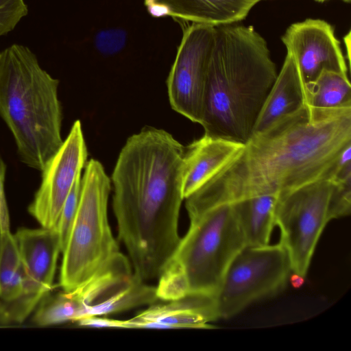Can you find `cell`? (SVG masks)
<instances>
[{
	"mask_svg": "<svg viewBox=\"0 0 351 351\" xmlns=\"http://www.w3.org/2000/svg\"><path fill=\"white\" fill-rule=\"evenodd\" d=\"M158 300L156 287L147 284L133 273L130 279L119 289L87 307L78 319L86 316L117 313L139 306L149 305Z\"/></svg>",
	"mask_w": 351,
	"mask_h": 351,
	"instance_id": "cell-18",
	"label": "cell"
},
{
	"mask_svg": "<svg viewBox=\"0 0 351 351\" xmlns=\"http://www.w3.org/2000/svg\"><path fill=\"white\" fill-rule=\"evenodd\" d=\"M184 153L169 132L146 128L127 140L112 174L119 239L144 281L158 278L180 239Z\"/></svg>",
	"mask_w": 351,
	"mask_h": 351,
	"instance_id": "cell-2",
	"label": "cell"
},
{
	"mask_svg": "<svg viewBox=\"0 0 351 351\" xmlns=\"http://www.w3.org/2000/svg\"><path fill=\"white\" fill-rule=\"evenodd\" d=\"M306 104L319 108L351 106L348 75L323 70L313 81L305 83Z\"/></svg>",
	"mask_w": 351,
	"mask_h": 351,
	"instance_id": "cell-20",
	"label": "cell"
},
{
	"mask_svg": "<svg viewBox=\"0 0 351 351\" xmlns=\"http://www.w3.org/2000/svg\"><path fill=\"white\" fill-rule=\"evenodd\" d=\"M75 322L80 326L96 328H127V321L106 318L99 315L86 316Z\"/></svg>",
	"mask_w": 351,
	"mask_h": 351,
	"instance_id": "cell-26",
	"label": "cell"
},
{
	"mask_svg": "<svg viewBox=\"0 0 351 351\" xmlns=\"http://www.w3.org/2000/svg\"><path fill=\"white\" fill-rule=\"evenodd\" d=\"M188 215L189 228L158 278L160 300L191 293L215 295L230 263L246 245L230 204Z\"/></svg>",
	"mask_w": 351,
	"mask_h": 351,
	"instance_id": "cell-5",
	"label": "cell"
},
{
	"mask_svg": "<svg viewBox=\"0 0 351 351\" xmlns=\"http://www.w3.org/2000/svg\"><path fill=\"white\" fill-rule=\"evenodd\" d=\"M333 181L321 178L280 193L274 208L280 242L286 249L292 274L305 278L320 235L330 221L328 206Z\"/></svg>",
	"mask_w": 351,
	"mask_h": 351,
	"instance_id": "cell-8",
	"label": "cell"
},
{
	"mask_svg": "<svg viewBox=\"0 0 351 351\" xmlns=\"http://www.w3.org/2000/svg\"><path fill=\"white\" fill-rule=\"evenodd\" d=\"M217 319L215 295L191 293L156 301L127 322L128 328H211Z\"/></svg>",
	"mask_w": 351,
	"mask_h": 351,
	"instance_id": "cell-13",
	"label": "cell"
},
{
	"mask_svg": "<svg viewBox=\"0 0 351 351\" xmlns=\"http://www.w3.org/2000/svg\"><path fill=\"white\" fill-rule=\"evenodd\" d=\"M110 181L103 165H85L75 217L62 252L60 286L70 291L87 280L121 252L108 218Z\"/></svg>",
	"mask_w": 351,
	"mask_h": 351,
	"instance_id": "cell-6",
	"label": "cell"
},
{
	"mask_svg": "<svg viewBox=\"0 0 351 351\" xmlns=\"http://www.w3.org/2000/svg\"><path fill=\"white\" fill-rule=\"evenodd\" d=\"M291 272L288 253L280 242L245 245L230 263L215 295L219 319L231 317L254 302L277 294Z\"/></svg>",
	"mask_w": 351,
	"mask_h": 351,
	"instance_id": "cell-7",
	"label": "cell"
},
{
	"mask_svg": "<svg viewBox=\"0 0 351 351\" xmlns=\"http://www.w3.org/2000/svg\"><path fill=\"white\" fill-rule=\"evenodd\" d=\"M292 274L293 275L291 277V280L292 285L295 287H299L300 286H301L303 284L304 278L297 275V274Z\"/></svg>",
	"mask_w": 351,
	"mask_h": 351,
	"instance_id": "cell-28",
	"label": "cell"
},
{
	"mask_svg": "<svg viewBox=\"0 0 351 351\" xmlns=\"http://www.w3.org/2000/svg\"><path fill=\"white\" fill-rule=\"evenodd\" d=\"M243 145L204 134L184 148V198L193 193L241 149Z\"/></svg>",
	"mask_w": 351,
	"mask_h": 351,
	"instance_id": "cell-15",
	"label": "cell"
},
{
	"mask_svg": "<svg viewBox=\"0 0 351 351\" xmlns=\"http://www.w3.org/2000/svg\"><path fill=\"white\" fill-rule=\"evenodd\" d=\"M81 180L82 177L80 175L75 180L60 213L58 232L60 237L62 253L66 247L77 213L81 193Z\"/></svg>",
	"mask_w": 351,
	"mask_h": 351,
	"instance_id": "cell-22",
	"label": "cell"
},
{
	"mask_svg": "<svg viewBox=\"0 0 351 351\" xmlns=\"http://www.w3.org/2000/svg\"><path fill=\"white\" fill-rule=\"evenodd\" d=\"M127 33L120 28L100 30L95 34L94 44L97 50L104 55H113L120 52L125 47Z\"/></svg>",
	"mask_w": 351,
	"mask_h": 351,
	"instance_id": "cell-25",
	"label": "cell"
},
{
	"mask_svg": "<svg viewBox=\"0 0 351 351\" xmlns=\"http://www.w3.org/2000/svg\"><path fill=\"white\" fill-rule=\"evenodd\" d=\"M278 195H258L230 204L246 245H269L275 225L274 208Z\"/></svg>",
	"mask_w": 351,
	"mask_h": 351,
	"instance_id": "cell-17",
	"label": "cell"
},
{
	"mask_svg": "<svg viewBox=\"0 0 351 351\" xmlns=\"http://www.w3.org/2000/svg\"><path fill=\"white\" fill-rule=\"evenodd\" d=\"M306 104L305 82L294 58L287 53L258 117L253 134L265 130Z\"/></svg>",
	"mask_w": 351,
	"mask_h": 351,
	"instance_id": "cell-16",
	"label": "cell"
},
{
	"mask_svg": "<svg viewBox=\"0 0 351 351\" xmlns=\"http://www.w3.org/2000/svg\"><path fill=\"white\" fill-rule=\"evenodd\" d=\"M263 0H144L154 18L171 17L177 23L213 26L239 23Z\"/></svg>",
	"mask_w": 351,
	"mask_h": 351,
	"instance_id": "cell-14",
	"label": "cell"
},
{
	"mask_svg": "<svg viewBox=\"0 0 351 351\" xmlns=\"http://www.w3.org/2000/svg\"><path fill=\"white\" fill-rule=\"evenodd\" d=\"M24 271L10 225L0 226V302L19 298L23 291Z\"/></svg>",
	"mask_w": 351,
	"mask_h": 351,
	"instance_id": "cell-19",
	"label": "cell"
},
{
	"mask_svg": "<svg viewBox=\"0 0 351 351\" xmlns=\"http://www.w3.org/2000/svg\"><path fill=\"white\" fill-rule=\"evenodd\" d=\"M287 53L296 61L305 83L323 70L348 75V69L333 27L318 19L291 24L281 38Z\"/></svg>",
	"mask_w": 351,
	"mask_h": 351,
	"instance_id": "cell-11",
	"label": "cell"
},
{
	"mask_svg": "<svg viewBox=\"0 0 351 351\" xmlns=\"http://www.w3.org/2000/svg\"><path fill=\"white\" fill-rule=\"evenodd\" d=\"M87 156L82 124L77 120L42 169L40 185L28 207V212L42 228L58 230L62 206L86 164Z\"/></svg>",
	"mask_w": 351,
	"mask_h": 351,
	"instance_id": "cell-10",
	"label": "cell"
},
{
	"mask_svg": "<svg viewBox=\"0 0 351 351\" xmlns=\"http://www.w3.org/2000/svg\"><path fill=\"white\" fill-rule=\"evenodd\" d=\"M199 124L204 134L245 144L277 71L265 38L239 23L215 26Z\"/></svg>",
	"mask_w": 351,
	"mask_h": 351,
	"instance_id": "cell-3",
	"label": "cell"
},
{
	"mask_svg": "<svg viewBox=\"0 0 351 351\" xmlns=\"http://www.w3.org/2000/svg\"><path fill=\"white\" fill-rule=\"evenodd\" d=\"M38 307L33 322L39 326H47L75 320L77 311L63 292L53 296L45 295Z\"/></svg>",
	"mask_w": 351,
	"mask_h": 351,
	"instance_id": "cell-21",
	"label": "cell"
},
{
	"mask_svg": "<svg viewBox=\"0 0 351 351\" xmlns=\"http://www.w3.org/2000/svg\"><path fill=\"white\" fill-rule=\"evenodd\" d=\"M27 14L24 0H0V36L12 31Z\"/></svg>",
	"mask_w": 351,
	"mask_h": 351,
	"instance_id": "cell-24",
	"label": "cell"
},
{
	"mask_svg": "<svg viewBox=\"0 0 351 351\" xmlns=\"http://www.w3.org/2000/svg\"><path fill=\"white\" fill-rule=\"evenodd\" d=\"M179 24L182 37L167 78L169 99L174 110L199 123L216 27L196 23Z\"/></svg>",
	"mask_w": 351,
	"mask_h": 351,
	"instance_id": "cell-9",
	"label": "cell"
},
{
	"mask_svg": "<svg viewBox=\"0 0 351 351\" xmlns=\"http://www.w3.org/2000/svg\"><path fill=\"white\" fill-rule=\"evenodd\" d=\"M351 145V106L319 108L306 104L241 149L185 198L187 212L268 194H279L334 175L343 149Z\"/></svg>",
	"mask_w": 351,
	"mask_h": 351,
	"instance_id": "cell-1",
	"label": "cell"
},
{
	"mask_svg": "<svg viewBox=\"0 0 351 351\" xmlns=\"http://www.w3.org/2000/svg\"><path fill=\"white\" fill-rule=\"evenodd\" d=\"M58 85L27 47L14 44L0 52V117L21 160L40 171L63 143Z\"/></svg>",
	"mask_w": 351,
	"mask_h": 351,
	"instance_id": "cell-4",
	"label": "cell"
},
{
	"mask_svg": "<svg viewBox=\"0 0 351 351\" xmlns=\"http://www.w3.org/2000/svg\"><path fill=\"white\" fill-rule=\"evenodd\" d=\"M315 1H316L317 2L322 3V2H324V1H328V0H315ZM341 1H342L343 2H346V3H350V0H341Z\"/></svg>",
	"mask_w": 351,
	"mask_h": 351,
	"instance_id": "cell-30",
	"label": "cell"
},
{
	"mask_svg": "<svg viewBox=\"0 0 351 351\" xmlns=\"http://www.w3.org/2000/svg\"><path fill=\"white\" fill-rule=\"evenodd\" d=\"M351 211V177L333 181L328 206L330 221L348 216Z\"/></svg>",
	"mask_w": 351,
	"mask_h": 351,
	"instance_id": "cell-23",
	"label": "cell"
},
{
	"mask_svg": "<svg viewBox=\"0 0 351 351\" xmlns=\"http://www.w3.org/2000/svg\"><path fill=\"white\" fill-rule=\"evenodd\" d=\"M23 271V295L38 300L53 287L61 246L58 230L22 228L14 235Z\"/></svg>",
	"mask_w": 351,
	"mask_h": 351,
	"instance_id": "cell-12",
	"label": "cell"
},
{
	"mask_svg": "<svg viewBox=\"0 0 351 351\" xmlns=\"http://www.w3.org/2000/svg\"><path fill=\"white\" fill-rule=\"evenodd\" d=\"M6 167L2 158L0 156V199L5 196V180Z\"/></svg>",
	"mask_w": 351,
	"mask_h": 351,
	"instance_id": "cell-27",
	"label": "cell"
},
{
	"mask_svg": "<svg viewBox=\"0 0 351 351\" xmlns=\"http://www.w3.org/2000/svg\"><path fill=\"white\" fill-rule=\"evenodd\" d=\"M343 40H344L346 47L347 49L348 60L350 63V32H348V34L347 35H346V36H344Z\"/></svg>",
	"mask_w": 351,
	"mask_h": 351,
	"instance_id": "cell-29",
	"label": "cell"
}]
</instances>
